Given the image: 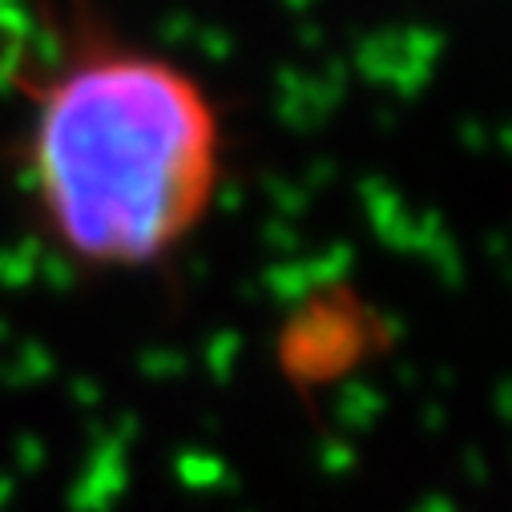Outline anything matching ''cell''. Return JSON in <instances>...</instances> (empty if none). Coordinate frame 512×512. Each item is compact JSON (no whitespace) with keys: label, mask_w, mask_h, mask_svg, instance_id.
Wrapping results in <instances>:
<instances>
[{"label":"cell","mask_w":512,"mask_h":512,"mask_svg":"<svg viewBox=\"0 0 512 512\" xmlns=\"http://www.w3.org/2000/svg\"><path fill=\"white\" fill-rule=\"evenodd\" d=\"M29 178L69 254L97 267L158 263L214 206L218 105L146 45L81 37L33 89Z\"/></svg>","instance_id":"1"}]
</instances>
